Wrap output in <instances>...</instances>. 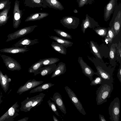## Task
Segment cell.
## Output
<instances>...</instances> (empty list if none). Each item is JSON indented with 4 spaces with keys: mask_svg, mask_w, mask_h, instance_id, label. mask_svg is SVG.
<instances>
[{
    "mask_svg": "<svg viewBox=\"0 0 121 121\" xmlns=\"http://www.w3.org/2000/svg\"><path fill=\"white\" fill-rule=\"evenodd\" d=\"M117 52L118 57L121 59V44L120 42L117 47Z\"/></svg>",
    "mask_w": 121,
    "mask_h": 121,
    "instance_id": "60d3db41",
    "label": "cell"
},
{
    "mask_svg": "<svg viewBox=\"0 0 121 121\" xmlns=\"http://www.w3.org/2000/svg\"><path fill=\"white\" fill-rule=\"evenodd\" d=\"M87 57L89 60L94 64L97 70L95 74L100 77L105 81L113 83L112 75L115 67L107 66L103 60L97 58L89 56Z\"/></svg>",
    "mask_w": 121,
    "mask_h": 121,
    "instance_id": "6da1fadb",
    "label": "cell"
},
{
    "mask_svg": "<svg viewBox=\"0 0 121 121\" xmlns=\"http://www.w3.org/2000/svg\"><path fill=\"white\" fill-rule=\"evenodd\" d=\"M56 66V65L55 64L44 67H42L40 68L37 72L34 73V76L40 74L42 76L44 77L50 74L55 70Z\"/></svg>",
    "mask_w": 121,
    "mask_h": 121,
    "instance_id": "2e32d148",
    "label": "cell"
},
{
    "mask_svg": "<svg viewBox=\"0 0 121 121\" xmlns=\"http://www.w3.org/2000/svg\"><path fill=\"white\" fill-rule=\"evenodd\" d=\"M73 12L75 13H77L78 12V11L77 9H75L73 10Z\"/></svg>",
    "mask_w": 121,
    "mask_h": 121,
    "instance_id": "bcb514c9",
    "label": "cell"
},
{
    "mask_svg": "<svg viewBox=\"0 0 121 121\" xmlns=\"http://www.w3.org/2000/svg\"><path fill=\"white\" fill-rule=\"evenodd\" d=\"M28 118V117H25L18 120L17 121H27Z\"/></svg>",
    "mask_w": 121,
    "mask_h": 121,
    "instance_id": "ee69618b",
    "label": "cell"
},
{
    "mask_svg": "<svg viewBox=\"0 0 121 121\" xmlns=\"http://www.w3.org/2000/svg\"><path fill=\"white\" fill-rule=\"evenodd\" d=\"M9 4V0H2L0 2V10L6 8Z\"/></svg>",
    "mask_w": 121,
    "mask_h": 121,
    "instance_id": "ab89813d",
    "label": "cell"
},
{
    "mask_svg": "<svg viewBox=\"0 0 121 121\" xmlns=\"http://www.w3.org/2000/svg\"><path fill=\"white\" fill-rule=\"evenodd\" d=\"M81 26L82 30L83 33H85L86 30L88 28L93 29L100 26L98 23L87 14L86 15L85 19L82 20Z\"/></svg>",
    "mask_w": 121,
    "mask_h": 121,
    "instance_id": "7c38bea8",
    "label": "cell"
},
{
    "mask_svg": "<svg viewBox=\"0 0 121 121\" xmlns=\"http://www.w3.org/2000/svg\"><path fill=\"white\" fill-rule=\"evenodd\" d=\"M65 88L71 101L78 110L83 115H86V113L82 105L75 93L68 86H65Z\"/></svg>",
    "mask_w": 121,
    "mask_h": 121,
    "instance_id": "52a82bcc",
    "label": "cell"
},
{
    "mask_svg": "<svg viewBox=\"0 0 121 121\" xmlns=\"http://www.w3.org/2000/svg\"><path fill=\"white\" fill-rule=\"evenodd\" d=\"M48 15V13L46 12H39L33 13L28 17L25 21L27 22L40 20L46 17Z\"/></svg>",
    "mask_w": 121,
    "mask_h": 121,
    "instance_id": "603a6c76",
    "label": "cell"
},
{
    "mask_svg": "<svg viewBox=\"0 0 121 121\" xmlns=\"http://www.w3.org/2000/svg\"><path fill=\"white\" fill-rule=\"evenodd\" d=\"M66 71L65 64L62 62H60L56 66L55 70L53 72L51 78H53L65 73Z\"/></svg>",
    "mask_w": 121,
    "mask_h": 121,
    "instance_id": "7402d4cb",
    "label": "cell"
},
{
    "mask_svg": "<svg viewBox=\"0 0 121 121\" xmlns=\"http://www.w3.org/2000/svg\"><path fill=\"white\" fill-rule=\"evenodd\" d=\"M54 31L60 37L66 39H72V36L67 32L59 29H54Z\"/></svg>",
    "mask_w": 121,
    "mask_h": 121,
    "instance_id": "e575fe53",
    "label": "cell"
},
{
    "mask_svg": "<svg viewBox=\"0 0 121 121\" xmlns=\"http://www.w3.org/2000/svg\"><path fill=\"white\" fill-rule=\"evenodd\" d=\"M50 98L54 102L61 112L64 114H66V108L60 94L58 92H55L53 94L52 97H50Z\"/></svg>",
    "mask_w": 121,
    "mask_h": 121,
    "instance_id": "9a60e30c",
    "label": "cell"
},
{
    "mask_svg": "<svg viewBox=\"0 0 121 121\" xmlns=\"http://www.w3.org/2000/svg\"><path fill=\"white\" fill-rule=\"evenodd\" d=\"M45 95L42 93H40L39 94L36 95V97L31 106L30 109L35 107L40 104L43 101V99Z\"/></svg>",
    "mask_w": 121,
    "mask_h": 121,
    "instance_id": "4dcf8cb0",
    "label": "cell"
},
{
    "mask_svg": "<svg viewBox=\"0 0 121 121\" xmlns=\"http://www.w3.org/2000/svg\"><path fill=\"white\" fill-rule=\"evenodd\" d=\"M30 50L29 48L26 47H14L0 49V52H1L10 54L19 53H23L25 52L29 51Z\"/></svg>",
    "mask_w": 121,
    "mask_h": 121,
    "instance_id": "ac0fdd59",
    "label": "cell"
},
{
    "mask_svg": "<svg viewBox=\"0 0 121 121\" xmlns=\"http://www.w3.org/2000/svg\"><path fill=\"white\" fill-rule=\"evenodd\" d=\"M10 7L7 6L0 12V26L4 25L7 22L9 17L8 14Z\"/></svg>",
    "mask_w": 121,
    "mask_h": 121,
    "instance_id": "484cf974",
    "label": "cell"
},
{
    "mask_svg": "<svg viewBox=\"0 0 121 121\" xmlns=\"http://www.w3.org/2000/svg\"><path fill=\"white\" fill-rule=\"evenodd\" d=\"M36 97V95L30 98L27 97L26 99L22 102L21 103L20 110L25 112L30 111V108Z\"/></svg>",
    "mask_w": 121,
    "mask_h": 121,
    "instance_id": "44dd1931",
    "label": "cell"
},
{
    "mask_svg": "<svg viewBox=\"0 0 121 121\" xmlns=\"http://www.w3.org/2000/svg\"><path fill=\"white\" fill-rule=\"evenodd\" d=\"M0 56L8 70L11 71H19L21 69L19 63L13 58L4 55L0 54Z\"/></svg>",
    "mask_w": 121,
    "mask_h": 121,
    "instance_id": "9c48e42d",
    "label": "cell"
},
{
    "mask_svg": "<svg viewBox=\"0 0 121 121\" xmlns=\"http://www.w3.org/2000/svg\"><path fill=\"white\" fill-rule=\"evenodd\" d=\"M99 118L100 121H106V120L105 119L104 116L100 114L99 115Z\"/></svg>",
    "mask_w": 121,
    "mask_h": 121,
    "instance_id": "7bdbcfd3",
    "label": "cell"
},
{
    "mask_svg": "<svg viewBox=\"0 0 121 121\" xmlns=\"http://www.w3.org/2000/svg\"><path fill=\"white\" fill-rule=\"evenodd\" d=\"M26 5L30 8L43 7L47 8L43 4V0H25Z\"/></svg>",
    "mask_w": 121,
    "mask_h": 121,
    "instance_id": "cb8c5ba5",
    "label": "cell"
},
{
    "mask_svg": "<svg viewBox=\"0 0 121 121\" xmlns=\"http://www.w3.org/2000/svg\"><path fill=\"white\" fill-rule=\"evenodd\" d=\"M38 26L35 25L24 27L13 33L9 34L7 36L8 39L5 41L9 42L24 36L32 32Z\"/></svg>",
    "mask_w": 121,
    "mask_h": 121,
    "instance_id": "5b68a950",
    "label": "cell"
},
{
    "mask_svg": "<svg viewBox=\"0 0 121 121\" xmlns=\"http://www.w3.org/2000/svg\"><path fill=\"white\" fill-rule=\"evenodd\" d=\"M11 81V79L6 74L4 75L2 72L0 70V84L5 93H6L8 90L9 83Z\"/></svg>",
    "mask_w": 121,
    "mask_h": 121,
    "instance_id": "d6986e66",
    "label": "cell"
},
{
    "mask_svg": "<svg viewBox=\"0 0 121 121\" xmlns=\"http://www.w3.org/2000/svg\"><path fill=\"white\" fill-rule=\"evenodd\" d=\"M117 77L120 82H121V65L120 64L119 68L117 73Z\"/></svg>",
    "mask_w": 121,
    "mask_h": 121,
    "instance_id": "b9f144b4",
    "label": "cell"
},
{
    "mask_svg": "<svg viewBox=\"0 0 121 121\" xmlns=\"http://www.w3.org/2000/svg\"><path fill=\"white\" fill-rule=\"evenodd\" d=\"M19 105L17 101L11 107L8 111L0 117V121H13L14 118L18 116Z\"/></svg>",
    "mask_w": 121,
    "mask_h": 121,
    "instance_id": "8992f818",
    "label": "cell"
},
{
    "mask_svg": "<svg viewBox=\"0 0 121 121\" xmlns=\"http://www.w3.org/2000/svg\"><path fill=\"white\" fill-rule=\"evenodd\" d=\"M120 103L118 97H116L111 102L108 108V112L111 121H119Z\"/></svg>",
    "mask_w": 121,
    "mask_h": 121,
    "instance_id": "277c9868",
    "label": "cell"
},
{
    "mask_svg": "<svg viewBox=\"0 0 121 121\" xmlns=\"http://www.w3.org/2000/svg\"><path fill=\"white\" fill-rule=\"evenodd\" d=\"M60 59L56 57H50L43 59V66H47L55 64L59 61Z\"/></svg>",
    "mask_w": 121,
    "mask_h": 121,
    "instance_id": "1f68e13d",
    "label": "cell"
},
{
    "mask_svg": "<svg viewBox=\"0 0 121 121\" xmlns=\"http://www.w3.org/2000/svg\"><path fill=\"white\" fill-rule=\"evenodd\" d=\"M90 85L91 86H96L98 84H101L105 81L102 78L99 76L96 77L95 79L91 81Z\"/></svg>",
    "mask_w": 121,
    "mask_h": 121,
    "instance_id": "74e56055",
    "label": "cell"
},
{
    "mask_svg": "<svg viewBox=\"0 0 121 121\" xmlns=\"http://www.w3.org/2000/svg\"><path fill=\"white\" fill-rule=\"evenodd\" d=\"M53 118L54 121H59V120L54 116L53 115Z\"/></svg>",
    "mask_w": 121,
    "mask_h": 121,
    "instance_id": "f6af8a7d",
    "label": "cell"
},
{
    "mask_svg": "<svg viewBox=\"0 0 121 121\" xmlns=\"http://www.w3.org/2000/svg\"><path fill=\"white\" fill-rule=\"evenodd\" d=\"M19 2L16 0L15 2L13 10V26L15 28H17L21 22L22 11L19 7Z\"/></svg>",
    "mask_w": 121,
    "mask_h": 121,
    "instance_id": "8fae6325",
    "label": "cell"
},
{
    "mask_svg": "<svg viewBox=\"0 0 121 121\" xmlns=\"http://www.w3.org/2000/svg\"><path fill=\"white\" fill-rule=\"evenodd\" d=\"M51 46L54 49L59 53L63 55L66 54V48L61 44L56 42L53 41Z\"/></svg>",
    "mask_w": 121,
    "mask_h": 121,
    "instance_id": "83f0119b",
    "label": "cell"
},
{
    "mask_svg": "<svg viewBox=\"0 0 121 121\" xmlns=\"http://www.w3.org/2000/svg\"><path fill=\"white\" fill-rule=\"evenodd\" d=\"M113 89V83L104 81L98 88L96 91V98L97 105L106 102L107 98L110 97V95Z\"/></svg>",
    "mask_w": 121,
    "mask_h": 121,
    "instance_id": "7a4b0ae2",
    "label": "cell"
},
{
    "mask_svg": "<svg viewBox=\"0 0 121 121\" xmlns=\"http://www.w3.org/2000/svg\"><path fill=\"white\" fill-rule=\"evenodd\" d=\"M107 28L108 32L107 35L105 37V41H107L110 43H111L113 39L116 35L112 26Z\"/></svg>",
    "mask_w": 121,
    "mask_h": 121,
    "instance_id": "d6a6232c",
    "label": "cell"
},
{
    "mask_svg": "<svg viewBox=\"0 0 121 121\" xmlns=\"http://www.w3.org/2000/svg\"><path fill=\"white\" fill-rule=\"evenodd\" d=\"M43 4L46 6L56 10H62L64 8L58 0H43Z\"/></svg>",
    "mask_w": 121,
    "mask_h": 121,
    "instance_id": "ffe728a7",
    "label": "cell"
},
{
    "mask_svg": "<svg viewBox=\"0 0 121 121\" xmlns=\"http://www.w3.org/2000/svg\"><path fill=\"white\" fill-rule=\"evenodd\" d=\"M39 43V40L35 39L31 40L28 38H22L13 45L16 47H27L34 45Z\"/></svg>",
    "mask_w": 121,
    "mask_h": 121,
    "instance_id": "e0dca14e",
    "label": "cell"
},
{
    "mask_svg": "<svg viewBox=\"0 0 121 121\" xmlns=\"http://www.w3.org/2000/svg\"><path fill=\"white\" fill-rule=\"evenodd\" d=\"M43 59H40L35 62L29 68L28 71L30 73H34L37 72L43 66L42 64Z\"/></svg>",
    "mask_w": 121,
    "mask_h": 121,
    "instance_id": "f546056e",
    "label": "cell"
},
{
    "mask_svg": "<svg viewBox=\"0 0 121 121\" xmlns=\"http://www.w3.org/2000/svg\"><path fill=\"white\" fill-rule=\"evenodd\" d=\"M44 82L42 81H38L34 79L28 80L23 85L21 86L17 90V93L19 95L23 93L40 85Z\"/></svg>",
    "mask_w": 121,
    "mask_h": 121,
    "instance_id": "30bf717a",
    "label": "cell"
},
{
    "mask_svg": "<svg viewBox=\"0 0 121 121\" xmlns=\"http://www.w3.org/2000/svg\"><path fill=\"white\" fill-rule=\"evenodd\" d=\"M60 21L64 27L70 29L77 28L80 24L79 18L72 16L63 17Z\"/></svg>",
    "mask_w": 121,
    "mask_h": 121,
    "instance_id": "ba28073f",
    "label": "cell"
},
{
    "mask_svg": "<svg viewBox=\"0 0 121 121\" xmlns=\"http://www.w3.org/2000/svg\"><path fill=\"white\" fill-rule=\"evenodd\" d=\"M78 61L82 69L83 73L88 77L91 81L93 79V76L95 74V72L84 61L82 57H78Z\"/></svg>",
    "mask_w": 121,
    "mask_h": 121,
    "instance_id": "5bb4252c",
    "label": "cell"
},
{
    "mask_svg": "<svg viewBox=\"0 0 121 121\" xmlns=\"http://www.w3.org/2000/svg\"><path fill=\"white\" fill-rule=\"evenodd\" d=\"M90 46L91 52L95 55V58H97L100 60H103L98 48L95 43L93 41H90Z\"/></svg>",
    "mask_w": 121,
    "mask_h": 121,
    "instance_id": "f1b7e54d",
    "label": "cell"
},
{
    "mask_svg": "<svg viewBox=\"0 0 121 121\" xmlns=\"http://www.w3.org/2000/svg\"><path fill=\"white\" fill-rule=\"evenodd\" d=\"M47 102L49 107L52 111L57 116H60L57 111V109L55 103L52 102L50 100H49Z\"/></svg>",
    "mask_w": 121,
    "mask_h": 121,
    "instance_id": "f35d334b",
    "label": "cell"
},
{
    "mask_svg": "<svg viewBox=\"0 0 121 121\" xmlns=\"http://www.w3.org/2000/svg\"><path fill=\"white\" fill-rule=\"evenodd\" d=\"M93 30L99 35L103 37L106 36L108 32V29L105 27L99 26L94 28Z\"/></svg>",
    "mask_w": 121,
    "mask_h": 121,
    "instance_id": "836d02e7",
    "label": "cell"
},
{
    "mask_svg": "<svg viewBox=\"0 0 121 121\" xmlns=\"http://www.w3.org/2000/svg\"><path fill=\"white\" fill-rule=\"evenodd\" d=\"M112 18L109 22L110 27H113L116 35L120 31L121 26V4L117 5L113 13Z\"/></svg>",
    "mask_w": 121,
    "mask_h": 121,
    "instance_id": "3957f363",
    "label": "cell"
},
{
    "mask_svg": "<svg viewBox=\"0 0 121 121\" xmlns=\"http://www.w3.org/2000/svg\"><path fill=\"white\" fill-rule=\"evenodd\" d=\"M1 96L0 94V105L1 104V103L2 102V101L1 99Z\"/></svg>",
    "mask_w": 121,
    "mask_h": 121,
    "instance_id": "7dc6e473",
    "label": "cell"
},
{
    "mask_svg": "<svg viewBox=\"0 0 121 121\" xmlns=\"http://www.w3.org/2000/svg\"><path fill=\"white\" fill-rule=\"evenodd\" d=\"M77 2L79 7L81 8L85 5L92 4L95 2V0H77Z\"/></svg>",
    "mask_w": 121,
    "mask_h": 121,
    "instance_id": "8d00e7d4",
    "label": "cell"
},
{
    "mask_svg": "<svg viewBox=\"0 0 121 121\" xmlns=\"http://www.w3.org/2000/svg\"><path fill=\"white\" fill-rule=\"evenodd\" d=\"M54 85V84L50 82L46 83L39 85L31 90L30 93L41 92L46 90H48Z\"/></svg>",
    "mask_w": 121,
    "mask_h": 121,
    "instance_id": "4316f807",
    "label": "cell"
},
{
    "mask_svg": "<svg viewBox=\"0 0 121 121\" xmlns=\"http://www.w3.org/2000/svg\"><path fill=\"white\" fill-rule=\"evenodd\" d=\"M49 36L51 39L61 44L66 48L72 46L73 44V42L60 37L54 36Z\"/></svg>",
    "mask_w": 121,
    "mask_h": 121,
    "instance_id": "d4e9b609",
    "label": "cell"
},
{
    "mask_svg": "<svg viewBox=\"0 0 121 121\" xmlns=\"http://www.w3.org/2000/svg\"><path fill=\"white\" fill-rule=\"evenodd\" d=\"M117 44L116 43L112 44L110 50L109 56L110 60H113L115 58V54L117 52Z\"/></svg>",
    "mask_w": 121,
    "mask_h": 121,
    "instance_id": "d590c367",
    "label": "cell"
},
{
    "mask_svg": "<svg viewBox=\"0 0 121 121\" xmlns=\"http://www.w3.org/2000/svg\"><path fill=\"white\" fill-rule=\"evenodd\" d=\"M117 0H110L104 7V17L105 21L107 22L110 19L117 5Z\"/></svg>",
    "mask_w": 121,
    "mask_h": 121,
    "instance_id": "4fadbf2b",
    "label": "cell"
}]
</instances>
